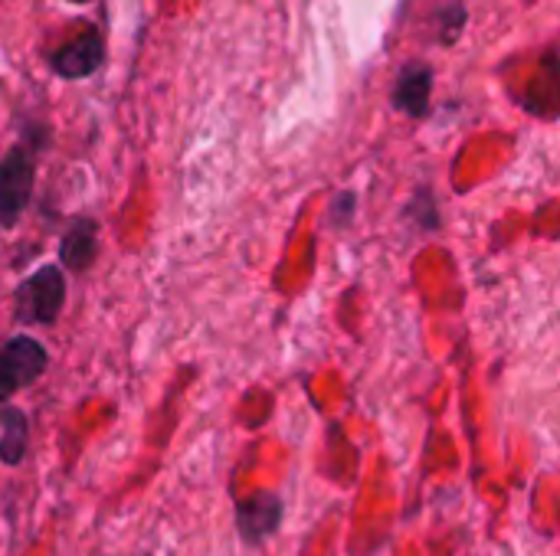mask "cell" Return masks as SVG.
Returning a JSON list of instances; mask_svg holds the SVG:
<instances>
[{
  "instance_id": "2",
  "label": "cell",
  "mask_w": 560,
  "mask_h": 556,
  "mask_svg": "<svg viewBox=\"0 0 560 556\" xmlns=\"http://www.w3.org/2000/svg\"><path fill=\"white\" fill-rule=\"evenodd\" d=\"M33 190V157L23 147H13L0 161V223L13 226Z\"/></svg>"
},
{
  "instance_id": "10",
  "label": "cell",
  "mask_w": 560,
  "mask_h": 556,
  "mask_svg": "<svg viewBox=\"0 0 560 556\" xmlns=\"http://www.w3.org/2000/svg\"><path fill=\"white\" fill-rule=\"evenodd\" d=\"M69 3H89V0H69Z\"/></svg>"
},
{
  "instance_id": "7",
  "label": "cell",
  "mask_w": 560,
  "mask_h": 556,
  "mask_svg": "<svg viewBox=\"0 0 560 556\" xmlns=\"http://www.w3.org/2000/svg\"><path fill=\"white\" fill-rule=\"evenodd\" d=\"M98 252V239H95V223L92 220H79L69 226V233L62 236V246H59V256L69 269L75 272H85L92 265Z\"/></svg>"
},
{
  "instance_id": "5",
  "label": "cell",
  "mask_w": 560,
  "mask_h": 556,
  "mask_svg": "<svg viewBox=\"0 0 560 556\" xmlns=\"http://www.w3.org/2000/svg\"><path fill=\"white\" fill-rule=\"evenodd\" d=\"M3 364H7V370L13 374V380H16V387H26V383H33V380H39V374L46 370V347L39 344V341H33V338H13V341H7V347H3Z\"/></svg>"
},
{
  "instance_id": "4",
  "label": "cell",
  "mask_w": 560,
  "mask_h": 556,
  "mask_svg": "<svg viewBox=\"0 0 560 556\" xmlns=\"http://www.w3.org/2000/svg\"><path fill=\"white\" fill-rule=\"evenodd\" d=\"M279 521H282V505L276 495H256L249 501H240V508H236L240 534L249 544H262L266 537H272Z\"/></svg>"
},
{
  "instance_id": "9",
  "label": "cell",
  "mask_w": 560,
  "mask_h": 556,
  "mask_svg": "<svg viewBox=\"0 0 560 556\" xmlns=\"http://www.w3.org/2000/svg\"><path fill=\"white\" fill-rule=\"evenodd\" d=\"M16 390V380H13V374L7 370V364H3V357H0V403L10 397Z\"/></svg>"
},
{
  "instance_id": "3",
  "label": "cell",
  "mask_w": 560,
  "mask_h": 556,
  "mask_svg": "<svg viewBox=\"0 0 560 556\" xmlns=\"http://www.w3.org/2000/svg\"><path fill=\"white\" fill-rule=\"evenodd\" d=\"M102 66V36L95 29H82L62 49L52 52V69L62 79H85Z\"/></svg>"
},
{
  "instance_id": "1",
  "label": "cell",
  "mask_w": 560,
  "mask_h": 556,
  "mask_svg": "<svg viewBox=\"0 0 560 556\" xmlns=\"http://www.w3.org/2000/svg\"><path fill=\"white\" fill-rule=\"evenodd\" d=\"M66 301V279L56 265H43L33 272L16 292V315L26 324H49L59 318Z\"/></svg>"
},
{
  "instance_id": "6",
  "label": "cell",
  "mask_w": 560,
  "mask_h": 556,
  "mask_svg": "<svg viewBox=\"0 0 560 556\" xmlns=\"http://www.w3.org/2000/svg\"><path fill=\"white\" fill-rule=\"evenodd\" d=\"M430 88H433V72H430L427 66H410V69H404L400 79H397V105H400L407 115L420 118V115H427Z\"/></svg>"
},
{
  "instance_id": "8",
  "label": "cell",
  "mask_w": 560,
  "mask_h": 556,
  "mask_svg": "<svg viewBox=\"0 0 560 556\" xmlns=\"http://www.w3.org/2000/svg\"><path fill=\"white\" fill-rule=\"evenodd\" d=\"M3 436H0V459L7 465H20L26 456V416L20 410L3 413Z\"/></svg>"
}]
</instances>
